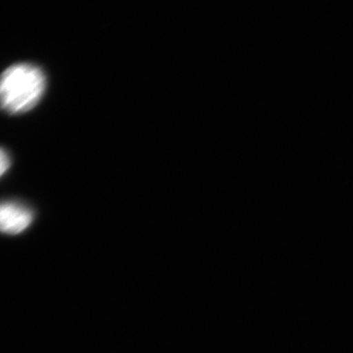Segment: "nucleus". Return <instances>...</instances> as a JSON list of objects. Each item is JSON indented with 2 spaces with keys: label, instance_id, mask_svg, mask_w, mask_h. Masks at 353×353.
I'll return each instance as SVG.
<instances>
[{
  "label": "nucleus",
  "instance_id": "nucleus-3",
  "mask_svg": "<svg viewBox=\"0 0 353 353\" xmlns=\"http://www.w3.org/2000/svg\"><path fill=\"white\" fill-rule=\"evenodd\" d=\"M11 165L10 157L8 153L0 148V176L4 175Z\"/></svg>",
  "mask_w": 353,
  "mask_h": 353
},
{
  "label": "nucleus",
  "instance_id": "nucleus-2",
  "mask_svg": "<svg viewBox=\"0 0 353 353\" xmlns=\"http://www.w3.org/2000/svg\"><path fill=\"white\" fill-rule=\"evenodd\" d=\"M34 220L32 209L16 201L0 202V233H23Z\"/></svg>",
  "mask_w": 353,
  "mask_h": 353
},
{
  "label": "nucleus",
  "instance_id": "nucleus-1",
  "mask_svg": "<svg viewBox=\"0 0 353 353\" xmlns=\"http://www.w3.org/2000/svg\"><path fill=\"white\" fill-rule=\"evenodd\" d=\"M46 78L36 65H12L0 75V108L9 114L27 112L41 101Z\"/></svg>",
  "mask_w": 353,
  "mask_h": 353
}]
</instances>
